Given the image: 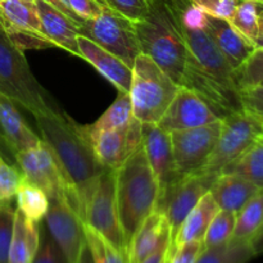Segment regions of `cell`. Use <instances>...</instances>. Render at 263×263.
I'll return each instance as SVG.
<instances>
[{
	"label": "cell",
	"mask_w": 263,
	"mask_h": 263,
	"mask_svg": "<svg viewBox=\"0 0 263 263\" xmlns=\"http://www.w3.org/2000/svg\"><path fill=\"white\" fill-rule=\"evenodd\" d=\"M15 210L12 205L0 207V263H8L10 241L13 236Z\"/></svg>",
	"instance_id": "37"
},
{
	"label": "cell",
	"mask_w": 263,
	"mask_h": 263,
	"mask_svg": "<svg viewBox=\"0 0 263 263\" xmlns=\"http://www.w3.org/2000/svg\"><path fill=\"white\" fill-rule=\"evenodd\" d=\"M17 208L27 220L39 223L45 217L49 208L46 193L28 180L23 179L17 192Z\"/></svg>",
	"instance_id": "29"
},
{
	"label": "cell",
	"mask_w": 263,
	"mask_h": 263,
	"mask_svg": "<svg viewBox=\"0 0 263 263\" xmlns=\"http://www.w3.org/2000/svg\"><path fill=\"white\" fill-rule=\"evenodd\" d=\"M167 238H171V233L166 217L154 211L144 220L128 244V263H141Z\"/></svg>",
	"instance_id": "18"
},
{
	"label": "cell",
	"mask_w": 263,
	"mask_h": 263,
	"mask_svg": "<svg viewBox=\"0 0 263 263\" xmlns=\"http://www.w3.org/2000/svg\"><path fill=\"white\" fill-rule=\"evenodd\" d=\"M103 4L131 22L143 20L149 12L152 0H102Z\"/></svg>",
	"instance_id": "35"
},
{
	"label": "cell",
	"mask_w": 263,
	"mask_h": 263,
	"mask_svg": "<svg viewBox=\"0 0 263 263\" xmlns=\"http://www.w3.org/2000/svg\"><path fill=\"white\" fill-rule=\"evenodd\" d=\"M0 128L15 153L36 148L43 143L41 138H39L25 122L15 107V103L2 91H0Z\"/></svg>",
	"instance_id": "19"
},
{
	"label": "cell",
	"mask_w": 263,
	"mask_h": 263,
	"mask_svg": "<svg viewBox=\"0 0 263 263\" xmlns=\"http://www.w3.org/2000/svg\"><path fill=\"white\" fill-rule=\"evenodd\" d=\"M2 162H4V159H3L2 156H0V163H2Z\"/></svg>",
	"instance_id": "51"
},
{
	"label": "cell",
	"mask_w": 263,
	"mask_h": 263,
	"mask_svg": "<svg viewBox=\"0 0 263 263\" xmlns=\"http://www.w3.org/2000/svg\"><path fill=\"white\" fill-rule=\"evenodd\" d=\"M76 263H94V262H92L91 254H90L89 248H87V244H86V247H85V248L82 249L81 254H80L79 261H77Z\"/></svg>",
	"instance_id": "46"
},
{
	"label": "cell",
	"mask_w": 263,
	"mask_h": 263,
	"mask_svg": "<svg viewBox=\"0 0 263 263\" xmlns=\"http://www.w3.org/2000/svg\"><path fill=\"white\" fill-rule=\"evenodd\" d=\"M263 138L261 120L246 110H236L221 120V131L203 171L221 174L223 168L244 153L254 141Z\"/></svg>",
	"instance_id": "7"
},
{
	"label": "cell",
	"mask_w": 263,
	"mask_h": 263,
	"mask_svg": "<svg viewBox=\"0 0 263 263\" xmlns=\"http://www.w3.org/2000/svg\"><path fill=\"white\" fill-rule=\"evenodd\" d=\"M238 89L263 86V48H256L241 67L235 71Z\"/></svg>",
	"instance_id": "33"
},
{
	"label": "cell",
	"mask_w": 263,
	"mask_h": 263,
	"mask_svg": "<svg viewBox=\"0 0 263 263\" xmlns=\"http://www.w3.org/2000/svg\"><path fill=\"white\" fill-rule=\"evenodd\" d=\"M164 2H166L167 4L172 8V9H175L176 12H179V13L181 12L182 9H185V8L190 4L189 0H164Z\"/></svg>",
	"instance_id": "45"
},
{
	"label": "cell",
	"mask_w": 263,
	"mask_h": 263,
	"mask_svg": "<svg viewBox=\"0 0 263 263\" xmlns=\"http://www.w3.org/2000/svg\"><path fill=\"white\" fill-rule=\"evenodd\" d=\"M253 2H256V3H263V0H253Z\"/></svg>",
	"instance_id": "50"
},
{
	"label": "cell",
	"mask_w": 263,
	"mask_h": 263,
	"mask_svg": "<svg viewBox=\"0 0 263 263\" xmlns=\"http://www.w3.org/2000/svg\"><path fill=\"white\" fill-rule=\"evenodd\" d=\"M3 2H5V0H0V3H3Z\"/></svg>",
	"instance_id": "53"
},
{
	"label": "cell",
	"mask_w": 263,
	"mask_h": 263,
	"mask_svg": "<svg viewBox=\"0 0 263 263\" xmlns=\"http://www.w3.org/2000/svg\"><path fill=\"white\" fill-rule=\"evenodd\" d=\"M0 156L7 163H15V152L4 136L0 135Z\"/></svg>",
	"instance_id": "43"
},
{
	"label": "cell",
	"mask_w": 263,
	"mask_h": 263,
	"mask_svg": "<svg viewBox=\"0 0 263 263\" xmlns=\"http://www.w3.org/2000/svg\"><path fill=\"white\" fill-rule=\"evenodd\" d=\"M235 222L236 213L222 210L218 211L205 231L203 238V248H212L230 241L235 229Z\"/></svg>",
	"instance_id": "32"
},
{
	"label": "cell",
	"mask_w": 263,
	"mask_h": 263,
	"mask_svg": "<svg viewBox=\"0 0 263 263\" xmlns=\"http://www.w3.org/2000/svg\"><path fill=\"white\" fill-rule=\"evenodd\" d=\"M99 2H100V3H102V4H103V2H102V0H99ZM103 5H104V4H103Z\"/></svg>",
	"instance_id": "54"
},
{
	"label": "cell",
	"mask_w": 263,
	"mask_h": 263,
	"mask_svg": "<svg viewBox=\"0 0 263 263\" xmlns=\"http://www.w3.org/2000/svg\"><path fill=\"white\" fill-rule=\"evenodd\" d=\"M254 257L252 243L230 240L212 248H203L195 263H248Z\"/></svg>",
	"instance_id": "28"
},
{
	"label": "cell",
	"mask_w": 263,
	"mask_h": 263,
	"mask_svg": "<svg viewBox=\"0 0 263 263\" xmlns=\"http://www.w3.org/2000/svg\"><path fill=\"white\" fill-rule=\"evenodd\" d=\"M40 223V222H39ZM27 220L20 210H15L13 236L10 241L8 263H31L39 244H40V226Z\"/></svg>",
	"instance_id": "23"
},
{
	"label": "cell",
	"mask_w": 263,
	"mask_h": 263,
	"mask_svg": "<svg viewBox=\"0 0 263 263\" xmlns=\"http://www.w3.org/2000/svg\"><path fill=\"white\" fill-rule=\"evenodd\" d=\"M49 208L45 220L49 234L62 251L68 263L79 261L86 247L84 221L69 204L64 192L49 195Z\"/></svg>",
	"instance_id": "10"
},
{
	"label": "cell",
	"mask_w": 263,
	"mask_h": 263,
	"mask_svg": "<svg viewBox=\"0 0 263 263\" xmlns=\"http://www.w3.org/2000/svg\"><path fill=\"white\" fill-rule=\"evenodd\" d=\"M170 251H171V238H167L161 243V246L146 257L141 263H166L168 259Z\"/></svg>",
	"instance_id": "42"
},
{
	"label": "cell",
	"mask_w": 263,
	"mask_h": 263,
	"mask_svg": "<svg viewBox=\"0 0 263 263\" xmlns=\"http://www.w3.org/2000/svg\"><path fill=\"white\" fill-rule=\"evenodd\" d=\"M263 233V189L259 190L238 213L231 240L253 244Z\"/></svg>",
	"instance_id": "25"
},
{
	"label": "cell",
	"mask_w": 263,
	"mask_h": 263,
	"mask_svg": "<svg viewBox=\"0 0 263 263\" xmlns=\"http://www.w3.org/2000/svg\"><path fill=\"white\" fill-rule=\"evenodd\" d=\"M134 27L141 53L153 59L180 86L186 66L187 49L179 12L164 0H152L148 14L134 22Z\"/></svg>",
	"instance_id": "2"
},
{
	"label": "cell",
	"mask_w": 263,
	"mask_h": 263,
	"mask_svg": "<svg viewBox=\"0 0 263 263\" xmlns=\"http://www.w3.org/2000/svg\"><path fill=\"white\" fill-rule=\"evenodd\" d=\"M40 223V244L31 263H68L49 231H46Z\"/></svg>",
	"instance_id": "36"
},
{
	"label": "cell",
	"mask_w": 263,
	"mask_h": 263,
	"mask_svg": "<svg viewBox=\"0 0 263 263\" xmlns=\"http://www.w3.org/2000/svg\"><path fill=\"white\" fill-rule=\"evenodd\" d=\"M205 30L234 72L243 66L244 62L256 50V45L236 31L229 20L207 14Z\"/></svg>",
	"instance_id": "15"
},
{
	"label": "cell",
	"mask_w": 263,
	"mask_h": 263,
	"mask_svg": "<svg viewBox=\"0 0 263 263\" xmlns=\"http://www.w3.org/2000/svg\"><path fill=\"white\" fill-rule=\"evenodd\" d=\"M86 244L94 263H128L127 254L116 249L100 234L84 223Z\"/></svg>",
	"instance_id": "31"
},
{
	"label": "cell",
	"mask_w": 263,
	"mask_h": 263,
	"mask_svg": "<svg viewBox=\"0 0 263 263\" xmlns=\"http://www.w3.org/2000/svg\"><path fill=\"white\" fill-rule=\"evenodd\" d=\"M62 2L82 20L98 17L105 8V5H103L99 0H62Z\"/></svg>",
	"instance_id": "41"
},
{
	"label": "cell",
	"mask_w": 263,
	"mask_h": 263,
	"mask_svg": "<svg viewBox=\"0 0 263 263\" xmlns=\"http://www.w3.org/2000/svg\"><path fill=\"white\" fill-rule=\"evenodd\" d=\"M84 223L97 231L116 249L127 254L116 198V170L105 168L99 176L85 211Z\"/></svg>",
	"instance_id": "9"
},
{
	"label": "cell",
	"mask_w": 263,
	"mask_h": 263,
	"mask_svg": "<svg viewBox=\"0 0 263 263\" xmlns=\"http://www.w3.org/2000/svg\"><path fill=\"white\" fill-rule=\"evenodd\" d=\"M218 211L220 208L217 203L208 192L181 223L176 236L172 240V248L190 241H203L205 231Z\"/></svg>",
	"instance_id": "21"
},
{
	"label": "cell",
	"mask_w": 263,
	"mask_h": 263,
	"mask_svg": "<svg viewBox=\"0 0 263 263\" xmlns=\"http://www.w3.org/2000/svg\"><path fill=\"white\" fill-rule=\"evenodd\" d=\"M23 2H30V3H35V0H23Z\"/></svg>",
	"instance_id": "49"
},
{
	"label": "cell",
	"mask_w": 263,
	"mask_h": 263,
	"mask_svg": "<svg viewBox=\"0 0 263 263\" xmlns=\"http://www.w3.org/2000/svg\"><path fill=\"white\" fill-rule=\"evenodd\" d=\"M79 50L81 58L91 64L99 73H102L109 82H112L118 91L128 92L133 81V68L121 61L115 54L103 49L94 41L79 36Z\"/></svg>",
	"instance_id": "16"
},
{
	"label": "cell",
	"mask_w": 263,
	"mask_h": 263,
	"mask_svg": "<svg viewBox=\"0 0 263 263\" xmlns=\"http://www.w3.org/2000/svg\"><path fill=\"white\" fill-rule=\"evenodd\" d=\"M79 31L80 35L115 54L131 68L141 53L134 22L108 7L98 17L84 20Z\"/></svg>",
	"instance_id": "6"
},
{
	"label": "cell",
	"mask_w": 263,
	"mask_h": 263,
	"mask_svg": "<svg viewBox=\"0 0 263 263\" xmlns=\"http://www.w3.org/2000/svg\"><path fill=\"white\" fill-rule=\"evenodd\" d=\"M229 22L247 40L256 45L258 37V3L253 0H240L233 15L229 18Z\"/></svg>",
	"instance_id": "30"
},
{
	"label": "cell",
	"mask_w": 263,
	"mask_h": 263,
	"mask_svg": "<svg viewBox=\"0 0 263 263\" xmlns=\"http://www.w3.org/2000/svg\"><path fill=\"white\" fill-rule=\"evenodd\" d=\"M240 0H189L192 5L212 17L229 20Z\"/></svg>",
	"instance_id": "38"
},
{
	"label": "cell",
	"mask_w": 263,
	"mask_h": 263,
	"mask_svg": "<svg viewBox=\"0 0 263 263\" xmlns=\"http://www.w3.org/2000/svg\"><path fill=\"white\" fill-rule=\"evenodd\" d=\"M0 135H2V136H4V134L2 133V128H0ZM4 138H5V136H4Z\"/></svg>",
	"instance_id": "52"
},
{
	"label": "cell",
	"mask_w": 263,
	"mask_h": 263,
	"mask_svg": "<svg viewBox=\"0 0 263 263\" xmlns=\"http://www.w3.org/2000/svg\"><path fill=\"white\" fill-rule=\"evenodd\" d=\"M221 131V120L200 127L172 131L171 144L175 164L180 175L199 171L207 163Z\"/></svg>",
	"instance_id": "12"
},
{
	"label": "cell",
	"mask_w": 263,
	"mask_h": 263,
	"mask_svg": "<svg viewBox=\"0 0 263 263\" xmlns=\"http://www.w3.org/2000/svg\"><path fill=\"white\" fill-rule=\"evenodd\" d=\"M259 190V187L239 175L220 174L210 193L220 210L238 213Z\"/></svg>",
	"instance_id": "20"
},
{
	"label": "cell",
	"mask_w": 263,
	"mask_h": 263,
	"mask_svg": "<svg viewBox=\"0 0 263 263\" xmlns=\"http://www.w3.org/2000/svg\"><path fill=\"white\" fill-rule=\"evenodd\" d=\"M23 179V172L17 164H9L7 162L0 163V207L10 204Z\"/></svg>",
	"instance_id": "34"
},
{
	"label": "cell",
	"mask_w": 263,
	"mask_h": 263,
	"mask_svg": "<svg viewBox=\"0 0 263 263\" xmlns=\"http://www.w3.org/2000/svg\"><path fill=\"white\" fill-rule=\"evenodd\" d=\"M126 127L87 134L82 126L85 135L91 144L95 157L102 166L117 170L128 158L126 146Z\"/></svg>",
	"instance_id": "22"
},
{
	"label": "cell",
	"mask_w": 263,
	"mask_h": 263,
	"mask_svg": "<svg viewBox=\"0 0 263 263\" xmlns=\"http://www.w3.org/2000/svg\"><path fill=\"white\" fill-rule=\"evenodd\" d=\"M256 46L263 48V3H258V37Z\"/></svg>",
	"instance_id": "44"
},
{
	"label": "cell",
	"mask_w": 263,
	"mask_h": 263,
	"mask_svg": "<svg viewBox=\"0 0 263 263\" xmlns=\"http://www.w3.org/2000/svg\"><path fill=\"white\" fill-rule=\"evenodd\" d=\"M262 123H263V121H262Z\"/></svg>",
	"instance_id": "55"
},
{
	"label": "cell",
	"mask_w": 263,
	"mask_h": 263,
	"mask_svg": "<svg viewBox=\"0 0 263 263\" xmlns=\"http://www.w3.org/2000/svg\"><path fill=\"white\" fill-rule=\"evenodd\" d=\"M179 87L153 59L140 53L134 62L128 91L134 117L141 123H158Z\"/></svg>",
	"instance_id": "5"
},
{
	"label": "cell",
	"mask_w": 263,
	"mask_h": 263,
	"mask_svg": "<svg viewBox=\"0 0 263 263\" xmlns=\"http://www.w3.org/2000/svg\"><path fill=\"white\" fill-rule=\"evenodd\" d=\"M133 118L134 113L130 92L118 91V95L113 104L98 118L97 122L92 123V125L84 126V130L87 134H95L107 130L123 128L131 122Z\"/></svg>",
	"instance_id": "27"
},
{
	"label": "cell",
	"mask_w": 263,
	"mask_h": 263,
	"mask_svg": "<svg viewBox=\"0 0 263 263\" xmlns=\"http://www.w3.org/2000/svg\"><path fill=\"white\" fill-rule=\"evenodd\" d=\"M253 249H254V253L256 256H259V254H263V233L259 235V238L254 241L253 244Z\"/></svg>",
	"instance_id": "47"
},
{
	"label": "cell",
	"mask_w": 263,
	"mask_h": 263,
	"mask_svg": "<svg viewBox=\"0 0 263 263\" xmlns=\"http://www.w3.org/2000/svg\"><path fill=\"white\" fill-rule=\"evenodd\" d=\"M35 5L40 17L43 32L54 46L64 49L76 57H81L77 43L80 36L79 26L64 13L43 0H35Z\"/></svg>",
	"instance_id": "17"
},
{
	"label": "cell",
	"mask_w": 263,
	"mask_h": 263,
	"mask_svg": "<svg viewBox=\"0 0 263 263\" xmlns=\"http://www.w3.org/2000/svg\"><path fill=\"white\" fill-rule=\"evenodd\" d=\"M166 263H167V262H166Z\"/></svg>",
	"instance_id": "56"
},
{
	"label": "cell",
	"mask_w": 263,
	"mask_h": 263,
	"mask_svg": "<svg viewBox=\"0 0 263 263\" xmlns=\"http://www.w3.org/2000/svg\"><path fill=\"white\" fill-rule=\"evenodd\" d=\"M218 175L203 170L181 175L159 193L156 211L166 217L171 233V243L186 216L210 192Z\"/></svg>",
	"instance_id": "8"
},
{
	"label": "cell",
	"mask_w": 263,
	"mask_h": 263,
	"mask_svg": "<svg viewBox=\"0 0 263 263\" xmlns=\"http://www.w3.org/2000/svg\"><path fill=\"white\" fill-rule=\"evenodd\" d=\"M218 120L220 118L194 91L185 86H180L171 104L157 125L172 133L200 127Z\"/></svg>",
	"instance_id": "13"
},
{
	"label": "cell",
	"mask_w": 263,
	"mask_h": 263,
	"mask_svg": "<svg viewBox=\"0 0 263 263\" xmlns=\"http://www.w3.org/2000/svg\"><path fill=\"white\" fill-rule=\"evenodd\" d=\"M0 17H2L3 30L15 28V30L43 32L40 17L35 3L23 0H5L0 3Z\"/></svg>",
	"instance_id": "24"
},
{
	"label": "cell",
	"mask_w": 263,
	"mask_h": 263,
	"mask_svg": "<svg viewBox=\"0 0 263 263\" xmlns=\"http://www.w3.org/2000/svg\"><path fill=\"white\" fill-rule=\"evenodd\" d=\"M0 31H3V25H2V17H0Z\"/></svg>",
	"instance_id": "48"
},
{
	"label": "cell",
	"mask_w": 263,
	"mask_h": 263,
	"mask_svg": "<svg viewBox=\"0 0 263 263\" xmlns=\"http://www.w3.org/2000/svg\"><path fill=\"white\" fill-rule=\"evenodd\" d=\"M239 98H240L243 110L263 121V86L240 89Z\"/></svg>",
	"instance_id": "39"
},
{
	"label": "cell",
	"mask_w": 263,
	"mask_h": 263,
	"mask_svg": "<svg viewBox=\"0 0 263 263\" xmlns=\"http://www.w3.org/2000/svg\"><path fill=\"white\" fill-rule=\"evenodd\" d=\"M159 185L143 145L116 170V198L126 249L138 229L156 211Z\"/></svg>",
	"instance_id": "3"
},
{
	"label": "cell",
	"mask_w": 263,
	"mask_h": 263,
	"mask_svg": "<svg viewBox=\"0 0 263 263\" xmlns=\"http://www.w3.org/2000/svg\"><path fill=\"white\" fill-rule=\"evenodd\" d=\"M203 251V241H190L170 251L167 263H195Z\"/></svg>",
	"instance_id": "40"
},
{
	"label": "cell",
	"mask_w": 263,
	"mask_h": 263,
	"mask_svg": "<svg viewBox=\"0 0 263 263\" xmlns=\"http://www.w3.org/2000/svg\"><path fill=\"white\" fill-rule=\"evenodd\" d=\"M0 91L22 105L35 117L59 110L50 95L33 77L25 51L12 44L0 31Z\"/></svg>",
	"instance_id": "4"
},
{
	"label": "cell",
	"mask_w": 263,
	"mask_h": 263,
	"mask_svg": "<svg viewBox=\"0 0 263 263\" xmlns=\"http://www.w3.org/2000/svg\"><path fill=\"white\" fill-rule=\"evenodd\" d=\"M15 164L23 172L26 180L46 193V195L64 192L69 204L77 212L73 192L67 182L58 162L45 143L36 148L15 153Z\"/></svg>",
	"instance_id": "11"
},
{
	"label": "cell",
	"mask_w": 263,
	"mask_h": 263,
	"mask_svg": "<svg viewBox=\"0 0 263 263\" xmlns=\"http://www.w3.org/2000/svg\"><path fill=\"white\" fill-rule=\"evenodd\" d=\"M143 148L146 159L158 180L159 193L163 192L179 174L172 154L171 134L157 123H143Z\"/></svg>",
	"instance_id": "14"
},
{
	"label": "cell",
	"mask_w": 263,
	"mask_h": 263,
	"mask_svg": "<svg viewBox=\"0 0 263 263\" xmlns=\"http://www.w3.org/2000/svg\"><path fill=\"white\" fill-rule=\"evenodd\" d=\"M221 174H235L263 189V138L254 141L241 156L229 163Z\"/></svg>",
	"instance_id": "26"
},
{
	"label": "cell",
	"mask_w": 263,
	"mask_h": 263,
	"mask_svg": "<svg viewBox=\"0 0 263 263\" xmlns=\"http://www.w3.org/2000/svg\"><path fill=\"white\" fill-rule=\"evenodd\" d=\"M41 140L58 162L76 199L77 215L82 221L99 176L107 167L95 157L82 126L61 110L35 116Z\"/></svg>",
	"instance_id": "1"
}]
</instances>
